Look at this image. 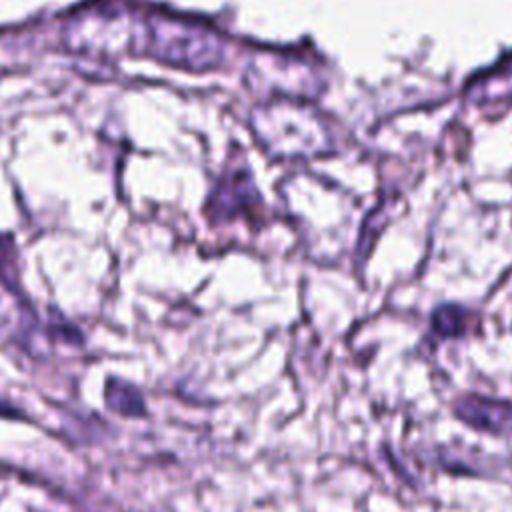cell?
I'll list each match as a JSON object with an SVG mask.
<instances>
[{"instance_id": "cell-1", "label": "cell", "mask_w": 512, "mask_h": 512, "mask_svg": "<svg viewBox=\"0 0 512 512\" xmlns=\"http://www.w3.org/2000/svg\"><path fill=\"white\" fill-rule=\"evenodd\" d=\"M106 398H108V404L112 406V410L122 412V414H140L144 408L140 394L124 382H110L108 390H106Z\"/></svg>"}]
</instances>
